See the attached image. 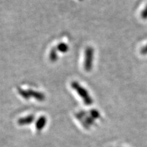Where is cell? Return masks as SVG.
I'll return each mask as SVG.
<instances>
[{"label": "cell", "instance_id": "5b68a950", "mask_svg": "<svg viewBox=\"0 0 147 147\" xmlns=\"http://www.w3.org/2000/svg\"><path fill=\"white\" fill-rule=\"evenodd\" d=\"M46 124H47V118H46V117L44 116L40 117L38 119V121H36V129L39 131H42L45 126Z\"/></svg>", "mask_w": 147, "mask_h": 147}, {"label": "cell", "instance_id": "8fae6325", "mask_svg": "<svg viewBox=\"0 0 147 147\" xmlns=\"http://www.w3.org/2000/svg\"><path fill=\"white\" fill-rule=\"evenodd\" d=\"M80 1H83V0H80Z\"/></svg>", "mask_w": 147, "mask_h": 147}, {"label": "cell", "instance_id": "8992f818", "mask_svg": "<svg viewBox=\"0 0 147 147\" xmlns=\"http://www.w3.org/2000/svg\"><path fill=\"white\" fill-rule=\"evenodd\" d=\"M57 49L58 50H59V51L60 52L66 53V52H67L68 51L69 47H68V45L64 43V42H61V43H59L57 45Z\"/></svg>", "mask_w": 147, "mask_h": 147}, {"label": "cell", "instance_id": "ba28073f", "mask_svg": "<svg viewBox=\"0 0 147 147\" xmlns=\"http://www.w3.org/2000/svg\"><path fill=\"white\" fill-rule=\"evenodd\" d=\"M17 90H18V93H19L24 99L26 100L30 99V96L29 95V93H28V91H25L24 90L22 89L21 88H18Z\"/></svg>", "mask_w": 147, "mask_h": 147}, {"label": "cell", "instance_id": "9c48e42d", "mask_svg": "<svg viewBox=\"0 0 147 147\" xmlns=\"http://www.w3.org/2000/svg\"><path fill=\"white\" fill-rule=\"evenodd\" d=\"M142 17L143 18H147V6L144 9V11L142 12Z\"/></svg>", "mask_w": 147, "mask_h": 147}, {"label": "cell", "instance_id": "7a4b0ae2", "mask_svg": "<svg viewBox=\"0 0 147 147\" xmlns=\"http://www.w3.org/2000/svg\"><path fill=\"white\" fill-rule=\"evenodd\" d=\"M85 58V69L87 72H90L92 69V67H93V61L94 58V49L91 47H88L86 49Z\"/></svg>", "mask_w": 147, "mask_h": 147}, {"label": "cell", "instance_id": "3957f363", "mask_svg": "<svg viewBox=\"0 0 147 147\" xmlns=\"http://www.w3.org/2000/svg\"><path fill=\"white\" fill-rule=\"evenodd\" d=\"M28 93H29V95L31 97H33L36 100H39V101H43L45 100V96L44 94H42L40 92L36 91L33 90H28Z\"/></svg>", "mask_w": 147, "mask_h": 147}, {"label": "cell", "instance_id": "30bf717a", "mask_svg": "<svg viewBox=\"0 0 147 147\" xmlns=\"http://www.w3.org/2000/svg\"><path fill=\"white\" fill-rule=\"evenodd\" d=\"M141 53L143 55H146V53H147V45L142 49Z\"/></svg>", "mask_w": 147, "mask_h": 147}, {"label": "cell", "instance_id": "52a82bcc", "mask_svg": "<svg viewBox=\"0 0 147 147\" xmlns=\"http://www.w3.org/2000/svg\"><path fill=\"white\" fill-rule=\"evenodd\" d=\"M57 47L56 48H52L50 53V61L52 62H55L58 59V55L57 53Z\"/></svg>", "mask_w": 147, "mask_h": 147}, {"label": "cell", "instance_id": "277c9868", "mask_svg": "<svg viewBox=\"0 0 147 147\" xmlns=\"http://www.w3.org/2000/svg\"><path fill=\"white\" fill-rule=\"evenodd\" d=\"M34 119V117L32 115H30L26 116L25 117L22 118L18 120V124L20 126H24V125H28L32 123Z\"/></svg>", "mask_w": 147, "mask_h": 147}, {"label": "cell", "instance_id": "6da1fadb", "mask_svg": "<svg viewBox=\"0 0 147 147\" xmlns=\"http://www.w3.org/2000/svg\"><path fill=\"white\" fill-rule=\"evenodd\" d=\"M72 88L75 90L77 94L80 96V97L84 101V103L86 105H90L93 104V99H91L89 93L84 88L78 83L77 82H72L71 83Z\"/></svg>", "mask_w": 147, "mask_h": 147}]
</instances>
